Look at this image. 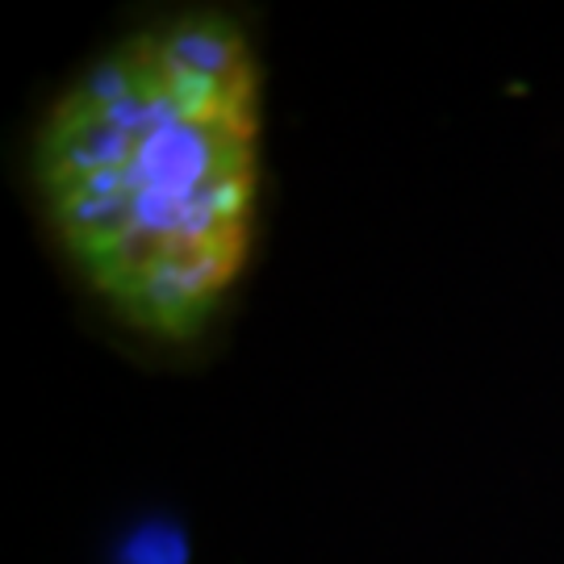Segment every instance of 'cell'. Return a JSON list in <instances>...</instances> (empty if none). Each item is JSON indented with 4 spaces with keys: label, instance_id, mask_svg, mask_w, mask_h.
I'll return each instance as SVG.
<instances>
[{
    "label": "cell",
    "instance_id": "6da1fadb",
    "mask_svg": "<svg viewBox=\"0 0 564 564\" xmlns=\"http://www.w3.org/2000/svg\"><path fill=\"white\" fill-rule=\"evenodd\" d=\"M130 130L113 167L51 184L67 251L130 323L181 339L205 323L247 256L256 197V88H223L126 42L76 88Z\"/></svg>",
    "mask_w": 564,
    "mask_h": 564
},
{
    "label": "cell",
    "instance_id": "7a4b0ae2",
    "mask_svg": "<svg viewBox=\"0 0 564 564\" xmlns=\"http://www.w3.org/2000/svg\"><path fill=\"white\" fill-rule=\"evenodd\" d=\"M167 55L223 88H256V63L226 18H184L160 34Z\"/></svg>",
    "mask_w": 564,
    "mask_h": 564
}]
</instances>
